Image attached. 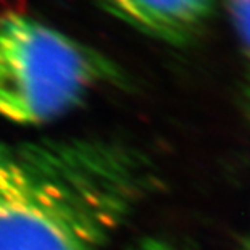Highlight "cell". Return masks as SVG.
I'll list each match as a JSON object with an SVG mask.
<instances>
[{
  "label": "cell",
  "mask_w": 250,
  "mask_h": 250,
  "mask_svg": "<svg viewBox=\"0 0 250 250\" xmlns=\"http://www.w3.org/2000/svg\"><path fill=\"white\" fill-rule=\"evenodd\" d=\"M147 183L113 142L0 139V250H108Z\"/></svg>",
  "instance_id": "6da1fadb"
},
{
  "label": "cell",
  "mask_w": 250,
  "mask_h": 250,
  "mask_svg": "<svg viewBox=\"0 0 250 250\" xmlns=\"http://www.w3.org/2000/svg\"><path fill=\"white\" fill-rule=\"evenodd\" d=\"M118 70L100 52L31 15L0 17V118L49 123L83 104Z\"/></svg>",
  "instance_id": "7a4b0ae2"
},
{
  "label": "cell",
  "mask_w": 250,
  "mask_h": 250,
  "mask_svg": "<svg viewBox=\"0 0 250 250\" xmlns=\"http://www.w3.org/2000/svg\"><path fill=\"white\" fill-rule=\"evenodd\" d=\"M113 17L152 37L186 44L213 17V0H99Z\"/></svg>",
  "instance_id": "3957f363"
},
{
  "label": "cell",
  "mask_w": 250,
  "mask_h": 250,
  "mask_svg": "<svg viewBox=\"0 0 250 250\" xmlns=\"http://www.w3.org/2000/svg\"><path fill=\"white\" fill-rule=\"evenodd\" d=\"M232 24L250 54V0H225Z\"/></svg>",
  "instance_id": "277c9868"
},
{
  "label": "cell",
  "mask_w": 250,
  "mask_h": 250,
  "mask_svg": "<svg viewBox=\"0 0 250 250\" xmlns=\"http://www.w3.org/2000/svg\"><path fill=\"white\" fill-rule=\"evenodd\" d=\"M127 250H181V249L174 247L173 244H169V242L150 237V239H144V241L134 244V246Z\"/></svg>",
  "instance_id": "5b68a950"
},
{
  "label": "cell",
  "mask_w": 250,
  "mask_h": 250,
  "mask_svg": "<svg viewBox=\"0 0 250 250\" xmlns=\"http://www.w3.org/2000/svg\"><path fill=\"white\" fill-rule=\"evenodd\" d=\"M244 104H246L247 113L250 116V71L246 78V83H244Z\"/></svg>",
  "instance_id": "8992f818"
},
{
  "label": "cell",
  "mask_w": 250,
  "mask_h": 250,
  "mask_svg": "<svg viewBox=\"0 0 250 250\" xmlns=\"http://www.w3.org/2000/svg\"><path fill=\"white\" fill-rule=\"evenodd\" d=\"M244 250H250V239L247 241V244H246V247H244Z\"/></svg>",
  "instance_id": "52a82bcc"
}]
</instances>
